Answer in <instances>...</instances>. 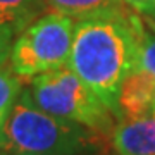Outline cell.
<instances>
[{
	"instance_id": "obj_1",
	"label": "cell",
	"mask_w": 155,
	"mask_h": 155,
	"mask_svg": "<svg viewBox=\"0 0 155 155\" xmlns=\"http://www.w3.org/2000/svg\"><path fill=\"white\" fill-rule=\"evenodd\" d=\"M145 21L126 7L79 19L74 26L69 64L116 117L121 86L138 66Z\"/></svg>"
},
{
	"instance_id": "obj_2",
	"label": "cell",
	"mask_w": 155,
	"mask_h": 155,
	"mask_svg": "<svg viewBox=\"0 0 155 155\" xmlns=\"http://www.w3.org/2000/svg\"><path fill=\"white\" fill-rule=\"evenodd\" d=\"M97 131L41 110L22 88L0 133L2 155H91Z\"/></svg>"
},
{
	"instance_id": "obj_3",
	"label": "cell",
	"mask_w": 155,
	"mask_h": 155,
	"mask_svg": "<svg viewBox=\"0 0 155 155\" xmlns=\"http://www.w3.org/2000/svg\"><path fill=\"white\" fill-rule=\"evenodd\" d=\"M26 90L35 105L52 116L83 124L102 134L112 133L116 126L110 109L69 66L35 76Z\"/></svg>"
},
{
	"instance_id": "obj_4",
	"label": "cell",
	"mask_w": 155,
	"mask_h": 155,
	"mask_svg": "<svg viewBox=\"0 0 155 155\" xmlns=\"http://www.w3.org/2000/svg\"><path fill=\"white\" fill-rule=\"evenodd\" d=\"M76 21L47 11L14 38L9 66L22 81L69 64Z\"/></svg>"
},
{
	"instance_id": "obj_5",
	"label": "cell",
	"mask_w": 155,
	"mask_h": 155,
	"mask_svg": "<svg viewBox=\"0 0 155 155\" xmlns=\"http://www.w3.org/2000/svg\"><path fill=\"white\" fill-rule=\"evenodd\" d=\"M110 138L117 155H155V110L147 116L119 119Z\"/></svg>"
},
{
	"instance_id": "obj_6",
	"label": "cell",
	"mask_w": 155,
	"mask_h": 155,
	"mask_svg": "<svg viewBox=\"0 0 155 155\" xmlns=\"http://www.w3.org/2000/svg\"><path fill=\"white\" fill-rule=\"evenodd\" d=\"M155 110V76L143 69H134L124 79L117 97L116 119L147 116Z\"/></svg>"
},
{
	"instance_id": "obj_7",
	"label": "cell",
	"mask_w": 155,
	"mask_h": 155,
	"mask_svg": "<svg viewBox=\"0 0 155 155\" xmlns=\"http://www.w3.org/2000/svg\"><path fill=\"white\" fill-rule=\"evenodd\" d=\"M45 12V0H0V28L17 36Z\"/></svg>"
},
{
	"instance_id": "obj_8",
	"label": "cell",
	"mask_w": 155,
	"mask_h": 155,
	"mask_svg": "<svg viewBox=\"0 0 155 155\" xmlns=\"http://www.w3.org/2000/svg\"><path fill=\"white\" fill-rule=\"evenodd\" d=\"M47 11L72 17L74 21L117 12L127 7L122 0H45Z\"/></svg>"
},
{
	"instance_id": "obj_9",
	"label": "cell",
	"mask_w": 155,
	"mask_h": 155,
	"mask_svg": "<svg viewBox=\"0 0 155 155\" xmlns=\"http://www.w3.org/2000/svg\"><path fill=\"white\" fill-rule=\"evenodd\" d=\"M21 91L22 79L12 71L9 64L0 66V133Z\"/></svg>"
},
{
	"instance_id": "obj_10",
	"label": "cell",
	"mask_w": 155,
	"mask_h": 155,
	"mask_svg": "<svg viewBox=\"0 0 155 155\" xmlns=\"http://www.w3.org/2000/svg\"><path fill=\"white\" fill-rule=\"evenodd\" d=\"M145 28L140 40L138 50V66L136 69H143L155 76V19L145 16Z\"/></svg>"
},
{
	"instance_id": "obj_11",
	"label": "cell",
	"mask_w": 155,
	"mask_h": 155,
	"mask_svg": "<svg viewBox=\"0 0 155 155\" xmlns=\"http://www.w3.org/2000/svg\"><path fill=\"white\" fill-rule=\"evenodd\" d=\"M14 38L16 36L11 31H7L5 28H0V66L9 64V57H11Z\"/></svg>"
},
{
	"instance_id": "obj_12",
	"label": "cell",
	"mask_w": 155,
	"mask_h": 155,
	"mask_svg": "<svg viewBox=\"0 0 155 155\" xmlns=\"http://www.w3.org/2000/svg\"><path fill=\"white\" fill-rule=\"evenodd\" d=\"M124 4H126L129 9H133V11H138L141 14H148L150 11V4H152V0H122Z\"/></svg>"
},
{
	"instance_id": "obj_13",
	"label": "cell",
	"mask_w": 155,
	"mask_h": 155,
	"mask_svg": "<svg viewBox=\"0 0 155 155\" xmlns=\"http://www.w3.org/2000/svg\"><path fill=\"white\" fill-rule=\"evenodd\" d=\"M145 16H150V17H153L155 19V0H152V4H150V11H148V14H145Z\"/></svg>"
}]
</instances>
